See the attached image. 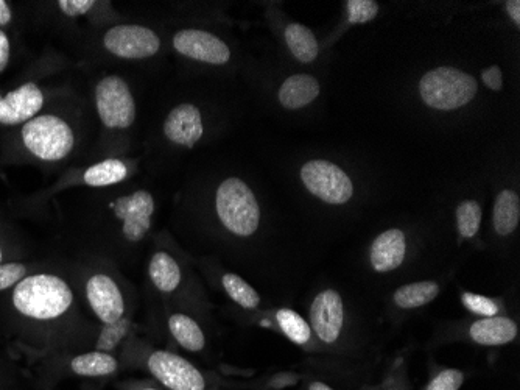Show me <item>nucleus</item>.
Masks as SVG:
<instances>
[{"instance_id": "f257e3e1", "label": "nucleus", "mask_w": 520, "mask_h": 390, "mask_svg": "<svg viewBox=\"0 0 520 390\" xmlns=\"http://www.w3.org/2000/svg\"><path fill=\"white\" fill-rule=\"evenodd\" d=\"M11 302L16 311L36 322H53L74 308L75 297L66 280L52 273H38L19 281Z\"/></svg>"}, {"instance_id": "f03ea898", "label": "nucleus", "mask_w": 520, "mask_h": 390, "mask_svg": "<svg viewBox=\"0 0 520 390\" xmlns=\"http://www.w3.org/2000/svg\"><path fill=\"white\" fill-rule=\"evenodd\" d=\"M122 366L144 370L167 390H215L223 386V380L203 372L184 356L162 348L147 350L139 358L134 356L131 361L123 362Z\"/></svg>"}, {"instance_id": "7ed1b4c3", "label": "nucleus", "mask_w": 520, "mask_h": 390, "mask_svg": "<svg viewBox=\"0 0 520 390\" xmlns=\"http://www.w3.org/2000/svg\"><path fill=\"white\" fill-rule=\"evenodd\" d=\"M215 211L225 230L237 238H253L260 227L256 195L239 178L223 181L215 195Z\"/></svg>"}, {"instance_id": "20e7f679", "label": "nucleus", "mask_w": 520, "mask_h": 390, "mask_svg": "<svg viewBox=\"0 0 520 390\" xmlns=\"http://www.w3.org/2000/svg\"><path fill=\"white\" fill-rule=\"evenodd\" d=\"M477 80L455 68H436L419 83L422 100L435 110L450 111L468 105L477 93Z\"/></svg>"}, {"instance_id": "39448f33", "label": "nucleus", "mask_w": 520, "mask_h": 390, "mask_svg": "<svg viewBox=\"0 0 520 390\" xmlns=\"http://www.w3.org/2000/svg\"><path fill=\"white\" fill-rule=\"evenodd\" d=\"M25 147L44 161H60L74 149L72 128L61 117L46 114L33 117L22 128Z\"/></svg>"}, {"instance_id": "423d86ee", "label": "nucleus", "mask_w": 520, "mask_h": 390, "mask_svg": "<svg viewBox=\"0 0 520 390\" xmlns=\"http://www.w3.org/2000/svg\"><path fill=\"white\" fill-rule=\"evenodd\" d=\"M114 219L120 225V238L128 245H138L147 238L152 230L155 200L147 191L119 197L109 205Z\"/></svg>"}, {"instance_id": "0eeeda50", "label": "nucleus", "mask_w": 520, "mask_h": 390, "mask_svg": "<svg viewBox=\"0 0 520 390\" xmlns=\"http://www.w3.org/2000/svg\"><path fill=\"white\" fill-rule=\"evenodd\" d=\"M85 297L95 319L102 323V327L131 317L128 314L125 292L111 273L103 270L92 272L85 281Z\"/></svg>"}, {"instance_id": "6e6552de", "label": "nucleus", "mask_w": 520, "mask_h": 390, "mask_svg": "<svg viewBox=\"0 0 520 390\" xmlns=\"http://www.w3.org/2000/svg\"><path fill=\"white\" fill-rule=\"evenodd\" d=\"M95 105L100 119L108 128H128L136 119V103L130 86L117 75L100 80L95 88Z\"/></svg>"}, {"instance_id": "1a4fd4ad", "label": "nucleus", "mask_w": 520, "mask_h": 390, "mask_svg": "<svg viewBox=\"0 0 520 390\" xmlns=\"http://www.w3.org/2000/svg\"><path fill=\"white\" fill-rule=\"evenodd\" d=\"M301 178L313 195L331 205H343L354 194V186L348 174L329 161L313 160L304 164Z\"/></svg>"}, {"instance_id": "9d476101", "label": "nucleus", "mask_w": 520, "mask_h": 390, "mask_svg": "<svg viewBox=\"0 0 520 390\" xmlns=\"http://www.w3.org/2000/svg\"><path fill=\"white\" fill-rule=\"evenodd\" d=\"M310 327L318 344L335 347L346 330V308L334 289L318 292L310 305Z\"/></svg>"}, {"instance_id": "9b49d317", "label": "nucleus", "mask_w": 520, "mask_h": 390, "mask_svg": "<svg viewBox=\"0 0 520 390\" xmlns=\"http://www.w3.org/2000/svg\"><path fill=\"white\" fill-rule=\"evenodd\" d=\"M103 44L108 52L125 60L153 57L161 47L158 35L142 25H116L106 32Z\"/></svg>"}, {"instance_id": "f8f14e48", "label": "nucleus", "mask_w": 520, "mask_h": 390, "mask_svg": "<svg viewBox=\"0 0 520 390\" xmlns=\"http://www.w3.org/2000/svg\"><path fill=\"white\" fill-rule=\"evenodd\" d=\"M173 47L181 55L209 64H225L231 58V50L222 39L203 30H181L173 38Z\"/></svg>"}, {"instance_id": "ddd939ff", "label": "nucleus", "mask_w": 520, "mask_h": 390, "mask_svg": "<svg viewBox=\"0 0 520 390\" xmlns=\"http://www.w3.org/2000/svg\"><path fill=\"white\" fill-rule=\"evenodd\" d=\"M43 105L41 89L35 83H25L0 100V124H27L41 111Z\"/></svg>"}, {"instance_id": "4468645a", "label": "nucleus", "mask_w": 520, "mask_h": 390, "mask_svg": "<svg viewBox=\"0 0 520 390\" xmlns=\"http://www.w3.org/2000/svg\"><path fill=\"white\" fill-rule=\"evenodd\" d=\"M408 241L399 228L383 231L374 239L369 249V263L377 273L399 269L407 258Z\"/></svg>"}, {"instance_id": "2eb2a0df", "label": "nucleus", "mask_w": 520, "mask_h": 390, "mask_svg": "<svg viewBox=\"0 0 520 390\" xmlns=\"http://www.w3.org/2000/svg\"><path fill=\"white\" fill-rule=\"evenodd\" d=\"M164 133L170 141L178 146L194 147L203 136V121L197 107L183 103L170 111L164 124Z\"/></svg>"}, {"instance_id": "dca6fc26", "label": "nucleus", "mask_w": 520, "mask_h": 390, "mask_svg": "<svg viewBox=\"0 0 520 390\" xmlns=\"http://www.w3.org/2000/svg\"><path fill=\"white\" fill-rule=\"evenodd\" d=\"M469 339L483 347H502L516 341L519 328L510 317H486L472 323L468 330Z\"/></svg>"}, {"instance_id": "f3484780", "label": "nucleus", "mask_w": 520, "mask_h": 390, "mask_svg": "<svg viewBox=\"0 0 520 390\" xmlns=\"http://www.w3.org/2000/svg\"><path fill=\"white\" fill-rule=\"evenodd\" d=\"M147 275L153 288L162 295L175 294L184 281L183 267L178 263V259L166 250L153 253L148 261Z\"/></svg>"}, {"instance_id": "a211bd4d", "label": "nucleus", "mask_w": 520, "mask_h": 390, "mask_svg": "<svg viewBox=\"0 0 520 390\" xmlns=\"http://www.w3.org/2000/svg\"><path fill=\"white\" fill-rule=\"evenodd\" d=\"M167 328L173 341L187 353L200 355L206 350L208 339L200 323L186 312L173 311L167 319Z\"/></svg>"}, {"instance_id": "6ab92c4d", "label": "nucleus", "mask_w": 520, "mask_h": 390, "mask_svg": "<svg viewBox=\"0 0 520 390\" xmlns=\"http://www.w3.org/2000/svg\"><path fill=\"white\" fill-rule=\"evenodd\" d=\"M320 96V83L312 75H292L279 89V102L287 110L307 107Z\"/></svg>"}, {"instance_id": "aec40b11", "label": "nucleus", "mask_w": 520, "mask_h": 390, "mask_svg": "<svg viewBox=\"0 0 520 390\" xmlns=\"http://www.w3.org/2000/svg\"><path fill=\"white\" fill-rule=\"evenodd\" d=\"M273 323L289 341L306 350H317L318 342L310 323L301 314L289 308H281L275 312Z\"/></svg>"}, {"instance_id": "412c9836", "label": "nucleus", "mask_w": 520, "mask_h": 390, "mask_svg": "<svg viewBox=\"0 0 520 390\" xmlns=\"http://www.w3.org/2000/svg\"><path fill=\"white\" fill-rule=\"evenodd\" d=\"M520 222V199L513 191H503L497 195L494 213H492V224L494 231L499 236L506 238L511 236L519 227Z\"/></svg>"}, {"instance_id": "4be33fe9", "label": "nucleus", "mask_w": 520, "mask_h": 390, "mask_svg": "<svg viewBox=\"0 0 520 390\" xmlns=\"http://www.w3.org/2000/svg\"><path fill=\"white\" fill-rule=\"evenodd\" d=\"M440 294V284L436 281H418L405 284L394 292L393 302L402 311L422 308L429 305Z\"/></svg>"}, {"instance_id": "5701e85b", "label": "nucleus", "mask_w": 520, "mask_h": 390, "mask_svg": "<svg viewBox=\"0 0 520 390\" xmlns=\"http://www.w3.org/2000/svg\"><path fill=\"white\" fill-rule=\"evenodd\" d=\"M220 283H222L226 295L240 308L246 309V311L259 309L260 303H262L259 292L248 281L243 280L240 275L232 272L223 273Z\"/></svg>"}, {"instance_id": "b1692460", "label": "nucleus", "mask_w": 520, "mask_h": 390, "mask_svg": "<svg viewBox=\"0 0 520 390\" xmlns=\"http://www.w3.org/2000/svg\"><path fill=\"white\" fill-rule=\"evenodd\" d=\"M285 41L292 50L296 60L301 63H312L318 55V41L307 27L301 24H290L285 29Z\"/></svg>"}, {"instance_id": "393cba45", "label": "nucleus", "mask_w": 520, "mask_h": 390, "mask_svg": "<svg viewBox=\"0 0 520 390\" xmlns=\"http://www.w3.org/2000/svg\"><path fill=\"white\" fill-rule=\"evenodd\" d=\"M133 317H125L119 322L111 323V325H103L99 334L92 342V350L103 351V353H111L116 355L120 345L127 341L133 331Z\"/></svg>"}, {"instance_id": "a878e982", "label": "nucleus", "mask_w": 520, "mask_h": 390, "mask_svg": "<svg viewBox=\"0 0 520 390\" xmlns=\"http://www.w3.org/2000/svg\"><path fill=\"white\" fill-rule=\"evenodd\" d=\"M127 175L128 169L125 163L111 158V160H105L89 167L85 174V183L94 188H102V186L117 185L120 181L125 180Z\"/></svg>"}, {"instance_id": "bb28decb", "label": "nucleus", "mask_w": 520, "mask_h": 390, "mask_svg": "<svg viewBox=\"0 0 520 390\" xmlns=\"http://www.w3.org/2000/svg\"><path fill=\"white\" fill-rule=\"evenodd\" d=\"M482 206L475 200H466L457 208V230L461 239L471 241L482 227Z\"/></svg>"}, {"instance_id": "cd10ccee", "label": "nucleus", "mask_w": 520, "mask_h": 390, "mask_svg": "<svg viewBox=\"0 0 520 390\" xmlns=\"http://www.w3.org/2000/svg\"><path fill=\"white\" fill-rule=\"evenodd\" d=\"M466 383V373L455 367L433 366L429 380L421 390H461Z\"/></svg>"}, {"instance_id": "c85d7f7f", "label": "nucleus", "mask_w": 520, "mask_h": 390, "mask_svg": "<svg viewBox=\"0 0 520 390\" xmlns=\"http://www.w3.org/2000/svg\"><path fill=\"white\" fill-rule=\"evenodd\" d=\"M461 302H463L464 308L482 319L500 316V311H502V305L497 300L485 297V295L474 294V292H464L461 295Z\"/></svg>"}, {"instance_id": "c756f323", "label": "nucleus", "mask_w": 520, "mask_h": 390, "mask_svg": "<svg viewBox=\"0 0 520 390\" xmlns=\"http://www.w3.org/2000/svg\"><path fill=\"white\" fill-rule=\"evenodd\" d=\"M349 22L352 24H365L376 18L379 4L373 0H349L348 4Z\"/></svg>"}, {"instance_id": "7c9ffc66", "label": "nucleus", "mask_w": 520, "mask_h": 390, "mask_svg": "<svg viewBox=\"0 0 520 390\" xmlns=\"http://www.w3.org/2000/svg\"><path fill=\"white\" fill-rule=\"evenodd\" d=\"M376 390H415L412 381L408 380L404 362H396V366L388 372Z\"/></svg>"}, {"instance_id": "2f4dec72", "label": "nucleus", "mask_w": 520, "mask_h": 390, "mask_svg": "<svg viewBox=\"0 0 520 390\" xmlns=\"http://www.w3.org/2000/svg\"><path fill=\"white\" fill-rule=\"evenodd\" d=\"M25 277H27V266L25 264H0V292L13 288Z\"/></svg>"}, {"instance_id": "473e14b6", "label": "nucleus", "mask_w": 520, "mask_h": 390, "mask_svg": "<svg viewBox=\"0 0 520 390\" xmlns=\"http://www.w3.org/2000/svg\"><path fill=\"white\" fill-rule=\"evenodd\" d=\"M113 383L116 390H167L150 376L148 378H122V380H114Z\"/></svg>"}, {"instance_id": "72a5a7b5", "label": "nucleus", "mask_w": 520, "mask_h": 390, "mask_svg": "<svg viewBox=\"0 0 520 390\" xmlns=\"http://www.w3.org/2000/svg\"><path fill=\"white\" fill-rule=\"evenodd\" d=\"M60 10L69 18H78V16L86 15L92 7H94V0H61L58 2Z\"/></svg>"}, {"instance_id": "f704fd0d", "label": "nucleus", "mask_w": 520, "mask_h": 390, "mask_svg": "<svg viewBox=\"0 0 520 390\" xmlns=\"http://www.w3.org/2000/svg\"><path fill=\"white\" fill-rule=\"evenodd\" d=\"M482 78L485 85L492 91H500L502 89L503 77L499 66H491V68L483 71Z\"/></svg>"}, {"instance_id": "c9c22d12", "label": "nucleus", "mask_w": 520, "mask_h": 390, "mask_svg": "<svg viewBox=\"0 0 520 390\" xmlns=\"http://www.w3.org/2000/svg\"><path fill=\"white\" fill-rule=\"evenodd\" d=\"M10 61V41L4 30H0V72H4Z\"/></svg>"}, {"instance_id": "e433bc0d", "label": "nucleus", "mask_w": 520, "mask_h": 390, "mask_svg": "<svg viewBox=\"0 0 520 390\" xmlns=\"http://www.w3.org/2000/svg\"><path fill=\"white\" fill-rule=\"evenodd\" d=\"M304 390H337L331 386V384H327L326 381L323 380H315V378H309V380L304 381Z\"/></svg>"}, {"instance_id": "4c0bfd02", "label": "nucleus", "mask_w": 520, "mask_h": 390, "mask_svg": "<svg viewBox=\"0 0 520 390\" xmlns=\"http://www.w3.org/2000/svg\"><path fill=\"white\" fill-rule=\"evenodd\" d=\"M506 10L510 13L511 19L516 22L517 25L520 24V2L519 0H513V2H508L506 4Z\"/></svg>"}, {"instance_id": "58836bf2", "label": "nucleus", "mask_w": 520, "mask_h": 390, "mask_svg": "<svg viewBox=\"0 0 520 390\" xmlns=\"http://www.w3.org/2000/svg\"><path fill=\"white\" fill-rule=\"evenodd\" d=\"M11 21V10L7 2L0 0V27H4Z\"/></svg>"}, {"instance_id": "ea45409f", "label": "nucleus", "mask_w": 520, "mask_h": 390, "mask_svg": "<svg viewBox=\"0 0 520 390\" xmlns=\"http://www.w3.org/2000/svg\"><path fill=\"white\" fill-rule=\"evenodd\" d=\"M106 384L105 381H83L80 390H105Z\"/></svg>"}, {"instance_id": "a19ab883", "label": "nucleus", "mask_w": 520, "mask_h": 390, "mask_svg": "<svg viewBox=\"0 0 520 390\" xmlns=\"http://www.w3.org/2000/svg\"><path fill=\"white\" fill-rule=\"evenodd\" d=\"M2 259H4V252L0 249V264H2Z\"/></svg>"}, {"instance_id": "79ce46f5", "label": "nucleus", "mask_w": 520, "mask_h": 390, "mask_svg": "<svg viewBox=\"0 0 520 390\" xmlns=\"http://www.w3.org/2000/svg\"><path fill=\"white\" fill-rule=\"evenodd\" d=\"M0 100H2V96H0Z\"/></svg>"}, {"instance_id": "37998d69", "label": "nucleus", "mask_w": 520, "mask_h": 390, "mask_svg": "<svg viewBox=\"0 0 520 390\" xmlns=\"http://www.w3.org/2000/svg\"><path fill=\"white\" fill-rule=\"evenodd\" d=\"M215 390H223V389H215Z\"/></svg>"}]
</instances>
